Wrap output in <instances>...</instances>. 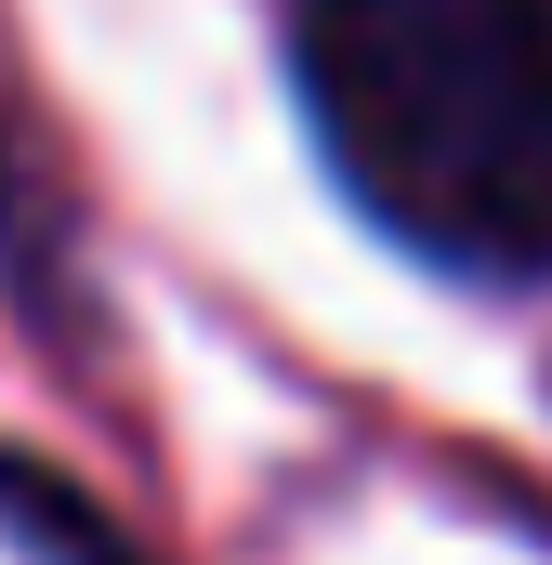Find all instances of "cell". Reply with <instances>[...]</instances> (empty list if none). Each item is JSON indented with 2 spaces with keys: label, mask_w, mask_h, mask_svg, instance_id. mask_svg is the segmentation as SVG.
Returning a JSON list of instances; mask_svg holds the SVG:
<instances>
[{
  "label": "cell",
  "mask_w": 552,
  "mask_h": 565,
  "mask_svg": "<svg viewBox=\"0 0 552 565\" xmlns=\"http://www.w3.org/2000/svg\"><path fill=\"white\" fill-rule=\"evenodd\" d=\"M302 106L421 264H552V0H302Z\"/></svg>",
  "instance_id": "6da1fadb"
},
{
  "label": "cell",
  "mask_w": 552,
  "mask_h": 565,
  "mask_svg": "<svg viewBox=\"0 0 552 565\" xmlns=\"http://www.w3.org/2000/svg\"><path fill=\"white\" fill-rule=\"evenodd\" d=\"M0 540H13V553H40V565H145L132 540H119L66 473H40L26 447H0Z\"/></svg>",
  "instance_id": "7a4b0ae2"
}]
</instances>
